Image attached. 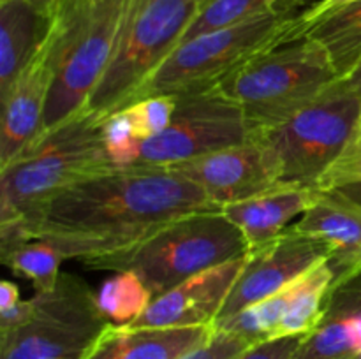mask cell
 Here are the masks:
<instances>
[{
    "instance_id": "6da1fadb",
    "label": "cell",
    "mask_w": 361,
    "mask_h": 359,
    "mask_svg": "<svg viewBox=\"0 0 361 359\" xmlns=\"http://www.w3.org/2000/svg\"><path fill=\"white\" fill-rule=\"evenodd\" d=\"M208 208L207 194L166 168L109 165L71 183L18 224L81 263L113 256L159 227Z\"/></svg>"
},
{
    "instance_id": "7a4b0ae2",
    "label": "cell",
    "mask_w": 361,
    "mask_h": 359,
    "mask_svg": "<svg viewBox=\"0 0 361 359\" xmlns=\"http://www.w3.org/2000/svg\"><path fill=\"white\" fill-rule=\"evenodd\" d=\"M109 165L104 118L85 109L0 168V224L25 220L56 192Z\"/></svg>"
},
{
    "instance_id": "3957f363",
    "label": "cell",
    "mask_w": 361,
    "mask_h": 359,
    "mask_svg": "<svg viewBox=\"0 0 361 359\" xmlns=\"http://www.w3.org/2000/svg\"><path fill=\"white\" fill-rule=\"evenodd\" d=\"M247 256L242 232L221 208L192 211L159 227L130 248L85 260L88 270L134 271L154 298L182 282Z\"/></svg>"
},
{
    "instance_id": "277c9868",
    "label": "cell",
    "mask_w": 361,
    "mask_h": 359,
    "mask_svg": "<svg viewBox=\"0 0 361 359\" xmlns=\"http://www.w3.org/2000/svg\"><path fill=\"white\" fill-rule=\"evenodd\" d=\"M123 9L126 0L53 2L48 28L55 41V74L41 134L87 109L111 60Z\"/></svg>"
},
{
    "instance_id": "5b68a950",
    "label": "cell",
    "mask_w": 361,
    "mask_h": 359,
    "mask_svg": "<svg viewBox=\"0 0 361 359\" xmlns=\"http://www.w3.org/2000/svg\"><path fill=\"white\" fill-rule=\"evenodd\" d=\"M338 80L323 46L300 35L259 53L215 88L243 109L257 134L309 106Z\"/></svg>"
},
{
    "instance_id": "8992f818",
    "label": "cell",
    "mask_w": 361,
    "mask_h": 359,
    "mask_svg": "<svg viewBox=\"0 0 361 359\" xmlns=\"http://www.w3.org/2000/svg\"><path fill=\"white\" fill-rule=\"evenodd\" d=\"M197 0H126L111 60L87 109L108 118L136 101L152 74L182 44L200 13Z\"/></svg>"
},
{
    "instance_id": "52a82bcc",
    "label": "cell",
    "mask_w": 361,
    "mask_h": 359,
    "mask_svg": "<svg viewBox=\"0 0 361 359\" xmlns=\"http://www.w3.org/2000/svg\"><path fill=\"white\" fill-rule=\"evenodd\" d=\"M361 125V95L338 80L284 122L254 134L274 157L282 187L316 189L353 146Z\"/></svg>"
},
{
    "instance_id": "ba28073f",
    "label": "cell",
    "mask_w": 361,
    "mask_h": 359,
    "mask_svg": "<svg viewBox=\"0 0 361 359\" xmlns=\"http://www.w3.org/2000/svg\"><path fill=\"white\" fill-rule=\"evenodd\" d=\"M296 18L298 14H293L291 7L279 4L252 20L183 41L152 74L134 102L217 87L254 56L295 37Z\"/></svg>"
},
{
    "instance_id": "9c48e42d",
    "label": "cell",
    "mask_w": 361,
    "mask_h": 359,
    "mask_svg": "<svg viewBox=\"0 0 361 359\" xmlns=\"http://www.w3.org/2000/svg\"><path fill=\"white\" fill-rule=\"evenodd\" d=\"M32 299L30 317L0 333V359H83L111 324L95 291L78 275L62 271L51 289Z\"/></svg>"
},
{
    "instance_id": "30bf717a",
    "label": "cell",
    "mask_w": 361,
    "mask_h": 359,
    "mask_svg": "<svg viewBox=\"0 0 361 359\" xmlns=\"http://www.w3.org/2000/svg\"><path fill=\"white\" fill-rule=\"evenodd\" d=\"M175 99L171 123L140 144L134 164L169 168L252 139L243 109L215 87Z\"/></svg>"
},
{
    "instance_id": "8fae6325",
    "label": "cell",
    "mask_w": 361,
    "mask_h": 359,
    "mask_svg": "<svg viewBox=\"0 0 361 359\" xmlns=\"http://www.w3.org/2000/svg\"><path fill=\"white\" fill-rule=\"evenodd\" d=\"M330 253L326 243L300 234L289 225L274 241L247 253L242 273L236 278L215 324L284 291L330 259Z\"/></svg>"
},
{
    "instance_id": "7c38bea8",
    "label": "cell",
    "mask_w": 361,
    "mask_h": 359,
    "mask_svg": "<svg viewBox=\"0 0 361 359\" xmlns=\"http://www.w3.org/2000/svg\"><path fill=\"white\" fill-rule=\"evenodd\" d=\"M166 169L200 187L217 208L281 187L274 157L257 137Z\"/></svg>"
},
{
    "instance_id": "4fadbf2b",
    "label": "cell",
    "mask_w": 361,
    "mask_h": 359,
    "mask_svg": "<svg viewBox=\"0 0 361 359\" xmlns=\"http://www.w3.org/2000/svg\"><path fill=\"white\" fill-rule=\"evenodd\" d=\"M55 74V41L46 28L42 41L30 56L9 92L0 99V168L25 150L42 130L46 102Z\"/></svg>"
},
{
    "instance_id": "5bb4252c",
    "label": "cell",
    "mask_w": 361,
    "mask_h": 359,
    "mask_svg": "<svg viewBox=\"0 0 361 359\" xmlns=\"http://www.w3.org/2000/svg\"><path fill=\"white\" fill-rule=\"evenodd\" d=\"M247 256L203 271L152 299L133 327H214Z\"/></svg>"
},
{
    "instance_id": "9a60e30c",
    "label": "cell",
    "mask_w": 361,
    "mask_h": 359,
    "mask_svg": "<svg viewBox=\"0 0 361 359\" xmlns=\"http://www.w3.org/2000/svg\"><path fill=\"white\" fill-rule=\"evenodd\" d=\"M293 231L330 246L334 284L361 271V204L335 190H316L312 203Z\"/></svg>"
},
{
    "instance_id": "2e32d148",
    "label": "cell",
    "mask_w": 361,
    "mask_h": 359,
    "mask_svg": "<svg viewBox=\"0 0 361 359\" xmlns=\"http://www.w3.org/2000/svg\"><path fill=\"white\" fill-rule=\"evenodd\" d=\"M361 352V271L331 284L321 322L305 334L295 359H351Z\"/></svg>"
},
{
    "instance_id": "e0dca14e",
    "label": "cell",
    "mask_w": 361,
    "mask_h": 359,
    "mask_svg": "<svg viewBox=\"0 0 361 359\" xmlns=\"http://www.w3.org/2000/svg\"><path fill=\"white\" fill-rule=\"evenodd\" d=\"M214 327H133L109 324L83 359H182L210 340Z\"/></svg>"
},
{
    "instance_id": "ac0fdd59",
    "label": "cell",
    "mask_w": 361,
    "mask_h": 359,
    "mask_svg": "<svg viewBox=\"0 0 361 359\" xmlns=\"http://www.w3.org/2000/svg\"><path fill=\"white\" fill-rule=\"evenodd\" d=\"M314 196L316 189L281 185L221 210L242 232L249 253L279 238L296 217L305 213Z\"/></svg>"
},
{
    "instance_id": "d6986e66",
    "label": "cell",
    "mask_w": 361,
    "mask_h": 359,
    "mask_svg": "<svg viewBox=\"0 0 361 359\" xmlns=\"http://www.w3.org/2000/svg\"><path fill=\"white\" fill-rule=\"evenodd\" d=\"M48 28V13L30 0H0V99L9 92Z\"/></svg>"
},
{
    "instance_id": "ffe728a7",
    "label": "cell",
    "mask_w": 361,
    "mask_h": 359,
    "mask_svg": "<svg viewBox=\"0 0 361 359\" xmlns=\"http://www.w3.org/2000/svg\"><path fill=\"white\" fill-rule=\"evenodd\" d=\"M0 259L14 275L30 280L35 292H42L59 280L66 257L51 243L30 238L21 225L0 224Z\"/></svg>"
},
{
    "instance_id": "44dd1931",
    "label": "cell",
    "mask_w": 361,
    "mask_h": 359,
    "mask_svg": "<svg viewBox=\"0 0 361 359\" xmlns=\"http://www.w3.org/2000/svg\"><path fill=\"white\" fill-rule=\"evenodd\" d=\"M302 35L323 46L341 80H344L361 62V0L321 18Z\"/></svg>"
},
{
    "instance_id": "7402d4cb",
    "label": "cell",
    "mask_w": 361,
    "mask_h": 359,
    "mask_svg": "<svg viewBox=\"0 0 361 359\" xmlns=\"http://www.w3.org/2000/svg\"><path fill=\"white\" fill-rule=\"evenodd\" d=\"M331 284H334V271L328 266V260L300 278L293 289L277 338L309 334L323 319L324 303Z\"/></svg>"
},
{
    "instance_id": "603a6c76",
    "label": "cell",
    "mask_w": 361,
    "mask_h": 359,
    "mask_svg": "<svg viewBox=\"0 0 361 359\" xmlns=\"http://www.w3.org/2000/svg\"><path fill=\"white\" fill-rule=\"evenodd\" d=\"M106 319L116 326H130L152 303L154 296L134 271H115L95 291Z\"/></svg>"
},
{
    "instance_id": "cb8c5ba5",
    "label": "cell",
    "mask_w": 361,
    "mask_h": 359,
    "mask_svg": "<svg viewBox=\"0 0 361 359\" xmlns=\"http://www.w3.org/2000/svg\"><path fill=\"white\" fill-rule=\"evenodd\" d=\"M279 4L281 0H210L207 6L201 7L197 16L187 28L183 41L252 20L271 11Z\"/></svg>"
},
{
    "instance_id": "d4e9b609",
    "label": "cell",
    "mask_w": 361,
    "mask_h": 359,
    "mask_svg": "<svg viewBox=\"0 0 361 359\" xmlns=\"http://www.w3.org/2000/svg\"><path fill=\"white\" fill-rule=\"evenodd\" d=\"M176 108V99L169 95H155V97H145L141 101L134 102L126 111L129 113L130 120L134 123L140 141L150 139L157 136L162 130L168 129L171 123L173 113Z\"/></svg>"
},
{
    "instance_id": "484cf974",
    "label": "cell",
    "mask_w": 361,
    "mask_h": 359,
    "mask_svg": "<svg viewBox=\"0 0 361 359\" xmlns=\"http://www.w3.org/2000/svg\"><path fill=\"white\" fill-rule=\"evenodd\" d=\"M104 143L109 160L115 165H129L136 162L141 141L126 109L104 118Z\"/></svg>"
},
{
    "instance_id": "4316f807",
    "label": "cell",
    "mask_w": 361,
    "mask_h": 359,
    "mask_svg": "<svg viewBox=\"0 0 361 359\" xmlns=\"http://www.w3.org/2000/svg\"><path fill=\"white\" fill-rule=\"evenodd\" d=\"M317 190H335L361 204V143H353L341 160L324 176Z\"/></svg>"
},
{
    "instance_id": "83f0119b",
    "label": "cell",
    "mask_w": 361,
    "mask_h": 359,
    "mask_svg": "<svg viewBox=\"0 0 361 359\" xmlns=\"http://www.w3.org/2000/svg\"><path fill=\"white\" fill-rule=\"evenodd\" d=\"M250 347H252V344H249L243 338L226 333V331L214 329V334L207 344L183 355L182 359H235L236 355H240Z\"/></svg>"
},
{
    "instance_id": "f1b7e54d",
    "label": "cell",
    "mask_w": 361,
    "mask_h": 359,
    "mask_svg": "<svg viewBox=\"0 0 361 359\" xmlns=\"http://www.w3.org/2000/svg\"><path fill=\"white\" fill-rule=\"evenodd\" d=\"M303 336H284L252 345L235 359H295Z\"/></svg>"
},
{
    "instance_id": "f546056e",
    "label": "cell",
    "mask_w": 361,
    "mask_h": 359,
    "mask_svg": "<svg viewBox=\"0 0 361 359\" xmlns=\"http://www.w3.org/2000/svg\"><path fill=\"white\" fill-rule=\"evenodd\" d=\"M356 2V0H319V2L312 4L307 11L298 14L295 21V37H300L302 32L312 23H316L321 18L328 16V14L335 13V11L342 9V7L349 6V4Z\"/></svg>"
},
{
    "instance_id": "4dcf8cb0",
    "label": "cell",
    "mask_w": 361,
    "mask_h": 359,
    "mask_svg": "<svg viewBox=\"0 0 361 359\" xmlns=\"http://www.w3.org/2000/svg\"><path fill=\"white\" fill-rule=\"evenodd\" d=\"M34 310V299H20L9 308L0 310V333L21 326Z\"/></svg>"
},
{
    "instance_id": "1f68e13d",
    "label": "cell",
    "mask_w": 361,
    "mask_h": 359,
    "mask_svg": "<svg viewBox=\"0 0 361 359\" xmlns=\"http://www.w3.org/2000/svg\"><path fill=\"white\" fill-rule=\"evenodd\" d=\"M20 299V289H18V285L14 282L4 280L0 284V310L9 308V306H13Z\"/></svg>"
},
{
    "instance_id": "d6a6232c",
    "label": "cell",
    "mask_w": 361,
    "mask_h": 359,
    "mask_svg": "<svg viewBox=\"0 0 361 359\" xmlns=\"http://www.w3.org/2000/svg\"><path fill=\"white\" fill-rule=\"evenodd\" d=\"M344 83L348 84L349 88H353L356 94L361 95V62L356 65V69L353 70L348 77H344Z\"/></svg>"
},
{
    "instance_id": "836d02e7",
    "label": "cell",
    "mask_w": 361,
    "mask_h": 359,
    "mask_svg": "<svg viewBox=\"0 0 361 359\" xmlns=\"http://www.w3.org/2000/svg\"><path fill=\"white\" fill-rule=\"evenodd\" d=\"M30 2H34L35 6H37L39 9L44 11V13H49V9H51V6L55 0H30Z\"/></svg>"
},
{
    "instance_id": "e575fe53",
    "label": "cell",
    "mask_w": 361,
    "mask_h": 359,
    "mask_svg": "<svg viewBox=\"0 0 361 359\" xmlns=\"http://www.w3.org/2000/svg\"><path fill=\"white\" fill-rule=\"evenodd\" d=\"M197 2H200V6H201V7H203V6H207V4H208V2H210V0H197Z\"/></svg>"
},
{
    "instance_id": "d590c367",
    "label": "cell",
    "mask_w": 361,
    "mask_h": 359,
    "mask_svg": "<svg viewBox=\"0 0 361 359\" xmlns=\"http://www.w3.org/2000/svg\"><path fill=\"white\" fill-rule=\"evenodd\" d=\"M356 141H358V143H361V125H360V134H358V137H356Z\"/></svg>"
},
{
    "instance_id": "8d00e7d4",
    "label": "cell",
    "mask_w": 361,
    "mask_h": 359,
    "mask_svg": "<svg viewBox=\"0 0 361 359\" xmlns=\"http://www.w3.org/2000/svg\"><path fill=\"white\" fill-rule=\"evenodd\" d=\"M351 359H361V352H360V354H356L355 358H351Z\"/></svg>"
}]
</instances>
